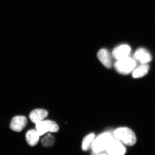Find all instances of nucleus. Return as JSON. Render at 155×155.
<instances>
[{
  "instance_id": "obj_6",
  "label": "nucleus",
  "mask_w": 155,
  "mask_h": 155,
  "mask_svg": "<svg viewBox=\"0 0 155 155\" xmlns=\"http://www.w3.org/2000/svg\"><path fill=\"white\" fill-rule=\"evenodd\" d=\"M27 123V119L24 116H16L11 120L10 128L16 132H20L25 128Z\"/></svg>"
},
{
  "instance_id": "obj_15",
  "label": "nucleus",
  "mask_w": 155,
  "mask_h": 155,
  "mask_svg": "<svg viewBox=\"0 0 155 155\" xmlns=\"http://www.w3.org/2000/svg\"><path fill=\"white\" fill-rule=\"evenodd\" d=\"M92 155H108L107 152L104 151L100 152L95 153L93 152Z\"/></svg>"
},
{
  "instance_id": "obj_9",
  "label": "nucleus",
  "mask_w": 155,
  "mask_h": 155,
  "mask_svg": "<svg viewBox=\"0 0 155 155\" xmlns=\"http://www.w3.org/2000/svg\"><path fill=\"white\" fill-rule=\"evenodd\" d=\"M48 112L44 109H37L33 110L29 114V118L33 123H38L44 120L48 116Z\"/></svg>"
},
{
  "instance_id": "obj_2",
  "label": "nucleus",
  "mask_w": 155,
  "mask_h": 155,
  "mask_svg": "<svg viewBox=\"0 0 155 155\" xmlns=\"http://www.w3.org/2000/svg\"><path fill=\"white\" fill-rule=\"evenodd\" d=\"M110 133L105 132L100 134L94 139L91 144V148L93 152L106 151L107 148L114 139Z\"/></svg>"
},
{
  "instance_id": "obj_4",
  "label": "nucleus",
  "mask_w": 155,
  "mask_h": 155,
  "mask_svg": "<svg viewBox=\"0 0 155 155\" xmlns=\"http://www.w3.org/2000/svg\"><path fill=\"white\" fill-rule=\"evenodd\" d=\"M36 129L41 136L48 132H57L59 130V126L55 122L51 120H43L36 124Z\"/></svg>"
},
{
  "instance_id": "obj_7",
  "label": "nucleus",
  "mask_w": 155,
  "mask_h": 155,
  "mask_svg": "<svg viewBox=\"0 0 155 155\" xmlns=\"http://www.w3.org/2000/svg\"><path fill=\"white\" fill-rule=\"evenodd\" d=\"M134 59L136 61H138L141 64H147L151 61L152 57L146 49L140 48L136 51Z\"/></svg>"
},
{
  "instance_id": "obj_5",
  "label": "nucleus",
  "mask_w": 155,
  "mask_h": 155,
  "mask_svg": "<svg viewBox=\"0 0 155 155\" xmlns=\"http://www.w3.org/2000/svg\"><path fill=\"white\" fill-rule=\"evenodd\" d=\"M108 155H124L126 149L122 142L114 138L106 150Z\"/></svg>"
},
{
  "instance_id": "obj_3",
  "label": "nucleus",
  "mask_w": 155,
  "mask_h": 155,
  "mask_svg": "<svg viewBox=\"0 0 155 155\" xmlns=\"http://www.w3.org/2000/svg\"><path fill=\"white\" fill-rule=\"evenodd\" d=\"M136 61L132 58H127L118 60L114 65L116 71L120 74L127 75L133 72L136 67Z\"/></svg>"
},
{
  "instance_id": "obj_13",
  "label": "nucleus",
  "mask_w": 155,
  "mask_h": 155,
  "mask_svg": "<svg viewBox=\"0 0 155 155\" xmlns=\"http://www.w3.org/2000/svg\"><path fill=\"white\" fill-rule=\"evenodd\" d=\"M94 133H91L84 138L82 143V149L84 151L88 150L91 147V144L95 138Z\"/></svg>"
},
{
  "instance_id": "obj_11",
  "label": "nucleus",
  "mask_w": 155,
  "mask_h": 155,
  "mask_svg": "<svg viewBox=\"0 0 155 155\" xmlns=\"http://www.w3.org/2000/svg\"><path fill=\"white\" fill-rule=\"evenodd\" d=\"M40 136L36 129H31L27 131L26 134V142L30 146H35L38 143Z\"/></svg>"
},
{
  "instance_id": "obj_1",
  "label": "nucleus",
  "mask_w": 155,
  "mask_h": 155,
  "mask_svg": "<svg viewBox=\"0 0 155 155\" xmlns=\"http://www.w3.org/2000/svg\"><path fill=\"white\" fill-rule=\"evenodd\" d=\"M114 137L116 139L122 141L123 143L132 146L137 141L135 134L130 128L126 127H119L114 132Z\"/></svg>"
},
{
  "instance_id": "obj_12",
  "label": "nucleus",
  "mask_w": 155,
  "mask_h": 155,
  "mask_svg": "<svg viewBox=\"0 0 155 155\" xmlns=\"http://www.w3.org/2000/svg\"><path fill=\"white\" fill-rule=\"evenodd\" d=\"M149 66L147 64H142L133 71L132 76L135 78H140L147 74L149 70Z\"/></svg>"
},
{
  "instance_id": "obj_10",
  "label": "nucleus",
  "mask_w": 155,
  "mask_h": 155,
  "mask_svg": "<svg viewBox=\"0 0 155 155\" xmlns=\"http://www.w3.org/2000/svg\"><path fill=\"white\" fill-rule=\"evenodd\" d=\"M97 58L103 65L108 69L112 67V61L109 52L105 49H102L97 53Z\"/></svg>"
},
{
  "instance_id": "obj_8",
  "label": "nucleus",
  "mask_w": 155,
  "mask_h": 155,
  "mask_svg": "<svg viewBox=\"0 0 155 155\" xmlns=\"http://www.w3.org/2000/svg\"><path fill=\"white\" fill-rule=\"evenodd\" d=\"M130 51V48L126 45H122L114 49L113 55L118 60H121L128 57Z\"/></svg>"
},
{
  "instance_id": "obj_14",
  "label": "nucleus",
  "mask_w": 155,
  "mask_h": 155,
  "mask_svg": "<svg viewBox=\"0 0 155 155\" xmlns=\"http://www.w3.org/2000/svg\"><path fill=\"white\" fill-rule=\"evenodd\" d=\"M55 138L53 136L48 134L42 139L41 143L45 147H51L54 145Z\"/></svg>"
}]
</instances>
